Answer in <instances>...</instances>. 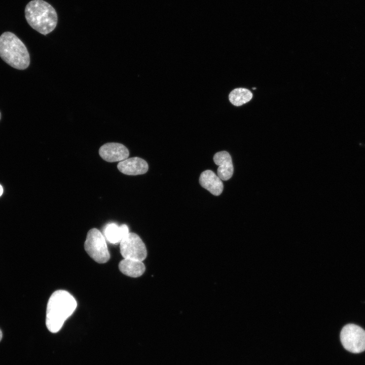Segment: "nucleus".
<instances>
[{
    "label": "nucleus",
    "mask_w": 365,
    "mask_h": 365,
    "mask_svg": "<svg viewBox=\"0 0 365 365\" xmlns=\"http://www.w3.org/2000/svg\"><path fill=\"white\" fill-rule=\"evenodd\" d=\"M120 252L124 259L143 261L147 257L145 245L140 237L129 233L120 242Z\"/></svg>",
    "instance_id": "423d86ee"
},
{
    "label": "nucleus",
    "mask_w": 365,
    "mask_h": 365,
    "mask_svg": "<svg viewBox=\"0 0 365 365\" xmlns=\"http://www.w3.org/2000/svg\"><path fill=\"white\" fill-rule=\"evenodd\" d=\"M2 336H3V334H2L1 330H0V341L2 340Z\"/></svg>",
    "instance_id": "2eb2a0df"
},
{
    "label": "nucleus",
    "mask_w": 365,
    "mask_h": 365,
    "mask_svg": "<svg viewBox=\"0 0 365 365\" xmlns=\"http://www.w3.org/2000/svg\"><path fill=\"white\" fill-rule=\"evenodd\" d=\"M340 340L344 348L350 352L358 353L365 350V331L358 325H345L341 331Z\"/></svg>",
    "instance_id": "39448f33"
},
{
    "label": "nucleus",
    "mask_w": 365,
    "mask_h": 365,
    "mask_svg": "<svg viewBox=\"0 0 365 365\" xmlns=\"http://www.w3.org/2000/svg\"><path fill=\"white\" fill-rule=\"evenodd\" d=\"M199 183L214 196H218L223 192L224 186L221 178L211 170H205L201 173Z\"/></svg>",
    "instance_id": "9d476101"
},
{
    "label": "nucleus",
    "mask_w": 365,
    "mask_h": 365,
    "mask_svg": "<svg viewBox=\"0 0 365 365\" xmlns=\"http://www.w3.org/2000/svg\"><path fill=\"white\" fill-rule=\"evenodd\" d=\"M120 271L124 274L131 277L141 276L145 270V267L142 261L124 259L119 264Z\"/></svg>",
    "instance_id": "9b49d317"
},
{
    "label": "nucleus",
    "mask_w": 365,
    "mask_h": 365,
    "mask_svg": "<svg viewBox=\"0 0 365 365\" xmlns=\"http://www.w3.org/2000/svg\"><path fill=\"white\" fill-rule=\"evenodd\" d=\"M25 16L28 24L43 35L52 32L57 24L55 9L43 0H32L25 8Z\"/></svg>",
    "instance_id": "f03ea898"
},
{
    "label": "nucleus",
    "mask_w": 365,
    "mask_h": 365,
    "mask_svg": "<svg viewBox=\"0 0 365 365\" xmlns=\"http://www.w3.org/2000/svg\"><path fill=\"white\" fill-rule=\"evenodd\" d=\"M215 164L218 166L217 170V176L223 180L229 179L233 175L234 168L232 158L227 151H221L213 156Z\"/></svg>",
    "instance_id": "1a4fd4ad"
},
{
    "label": "nucleus",
    "mask_w": 365,
    "mask_h": 365,
    "mask_svg": "<svg viewBox=\"0 0 365 365\" xmlns=\"http://www.w3.org/2000/svg\"><path fill=\"white\" fill-rule=\"evenodd\" d=\"M119 170L129 175H136L146 173L149 169L147 162L142 158L132 157L120 161L117 165Z\"/></svg>",
    "instance_id": "6e6552de"
},
{
    "label": "nucleus",
    "mask_w": 365,
    "mask_h": 365,
    "mask_svg": "<svg viewBox=\"0 0 365 365\" xmlns=\"http://www.w3.org/2000/svg\"><path fill=\"white\" fill-rule=\"evenodd\" d=\"M84 248L88 255L98 263H105L110 258L105 238L96 228L88 232Z\"/></svg>",
    "instance_id": "20e7f679"
},
{
    "label": "nucleus",
    "mask_w": 365,
    "mask_h": 365,
    "mask_svg": "<svg viewBox=\"0 0 365 365\" xmlns=\"http://www.w3.org/2000/svg\"><path fill=\"white\" fill-rule=\"evenodd\" d=\"M252 97V94L250 90L245 88H236L233 90L229 95L230 102L235 106L242 105Z\"/></svg>",
    "instance_id": "ddd939ff"
},
{
    "label": "nucleus",
    "mask_w": 365,
    "mask_h": 365,
    "mask_svg": "<svg viewBox=\"0 0 365 365\" xmlns=\"http://www.w3.org/2000/svg\"><path fill=\"white\" fill-rule=\"evenodd\" d=\"M3 193V188L2 186L0 185V197L2 196Z\"/></svg>",
    "instance_id": "4468645a"
},
{
    "label": "nucleus",
    "mask_w": 365,
    "mask_h": 365,
    "mask_svg": "<svg viewBox=\"0 0 365 365\" xmlns=\"http://www.w3.org/2000/svg\"><path fill=\"white\" fill-rule=\"evenodd\" d=\"M77 306L75 298L68 291L57 290L50 296L47 306L46 324L48 330L57 333Z\"/></svg>",
    "instance_id": "f257e3e1"
},
{
    "label": "nucleus",
    "mask_w": 365,
    "mask_h": 365,
    "mask_svg": "<svg viewBox=\"0 0 365 365\" xmlns=\"http://www.w3.org/2000/svg\"><path fill=\"white\" fill-rule=\"evenodd\" d=\"M1 113H0V120H1Z\"/></svg>",
    "instance_id": "dca6fc26"
},
{
    "label": "nucleus",
    "mask_w": 365,
    "mask_h": 365,
    "mask_svg": "<svg viewBox=\"0 0 365 365\" xmlns=\"http://www.w3.org/2000/svg\"><path fill=\"white\" fill-rule=\"evenodd\" d=\"M0 57L17 69H26L30 63L26 46L15 34L9 31L5 32L0 36Z\"/></svg>",
    "instance_id": "7ed1b4c3"
},
{
    "label": "nucleus",
    "mask_w": 365,
    "mask_h": 365,
    "mask_svg": "<svg viewBox=\"0 0 365 365\" xmlns=\"http://www.w3.org/2000/svg\"><path fill=\"white\" fill-rule=\"evenodd\" d=\"M104 236L111 243L117 244L129 233L128 226L125 224L118 226L115 223L107 224L103 231Z\"/></svg>",
    "instance_id": "f8f14e48"
},
{
    "label": "nucleus",
    "mask_w": 365,
    "mask_h": 365,
    "mask_svg": "<svg viewBox=\"0 0 365 365\" xmlns=\"http://www.w3.org/2000/svg\"><path fill=\"white\" fill-rule=\"evenodd\" d=\"M99 154L104 160L109 162H120L128 158L129 152L123 144L118 142H108L102 145Z\"/></svg>",
    "instance_id": "0eeeda50"
}]
</instances>
